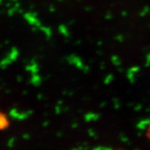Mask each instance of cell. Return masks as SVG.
Returning <instances> with one entry per match:
<instances>
[{
	"label": "cell",
	"instance_id": "6da1fadb",
	"mask_svg": "<svg viewBox=\"0 0 150 150\" xmlns=\"http://www.w3.org/2000/svg\"><path fill=\"white\" fill-rule=\"evenodd\" d=\"M10 121L4 112H0V131H4L9 127Z\"/></svg>",
	"mask_w": 150,
	"mask_h": 150
},
{
	"label": "cell",
	"instance_id": "7a4b0ae2",
	"mask_svg": "<svg viewBox=\"0 0 150 150\" xmlns=\"http://www.w3.org/2000/svg\"><path fill=\"white\" fill-rule=\"evenodd\" d=\"M149 135H150V129H149Z\"/></svg>",
	"mask_w": 150,
	"mask_h": 150
}]
</instances>
